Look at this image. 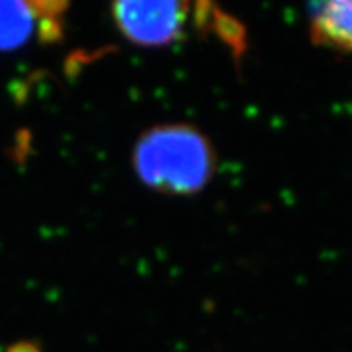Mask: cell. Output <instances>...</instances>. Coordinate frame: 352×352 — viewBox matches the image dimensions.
I'll return each mask as SVG.
<instances>
[{"label":"cell","instance_id":"obj_1","mask_svg":"<svg viewBox=\"0 0 352 352\" xmlns=\"http://www.w3.org/2000/svg\"><path fill=\"white\" fill-rule=\"evenodd\" d=\"M132 166L145 186L162 195L191 196L212 178L215 152L208 135L196 127L160 124L135 142Z\"/></svg>","mask_w":352,"mask_h":352},{"label":"cell","instance_id":"obj_2","mask_svg":"<svg viewBox=\"0 0 352 352\" xmlns=\"http://www.w3.org/2000/svg\"><path fill=\"white\" fill-rule=\"evenodd\" d=\"M191 0H113L118 28L144 47L170 46L182 38Z\"/></svg>","mask_w":352,"mask_h":352},{"label":"cell","instance_id":"obj_3","mask_svg":"<svg viewBox=\"0 0 352 352\" xmlns=\"http://www.w3.org/2000/svg\"><path fill=\"white\" fill-rule=\"evenodd\" d=\"M34 33L51 41L59 38L60 23H44L25 0H0V51L20 50Z\"/></svg>","mask_w":352,"mask_h":352},{"label":"cell","instance_id":"obj_4","mask_svg":"<svg viewBox=\"0 0 352 352\" xmlns=\"http://www.w3.org/2000/svg\"><path fill=\"white\" fill-rule=\"evenodd\" d=\"M311 38L352 59V12L338 0H310Z\"/></svg>","mask_w":352,"mask_h":352},{"label":"cell","instance_id":"obj_5","mask_svg":"<svg viewBox=\"0 0 352 352\" xmlns=\"http://www.w3.org/2000/svg\"><path fill=\"white\" fill-rule=\"evenodd\" d=\"M44 23H60L59 16L65 12L67 0H25Z\"/></svg>","mask_w":352,"mask_h":352},{"label":"cell","instance_id":"obj_6","mask_svg":"<svg viewBox=\"0 0 352 352\" xmlns=\"http://www.w3.org/2000/svg\"><path fill=\"white\" fill-rule=\"evenodd\" d=\"M338 2L342 3L346 8H349V10L352 12V0H338Z\"/></svg>","mask_w":352,"mask_h":352}]
</instances>
